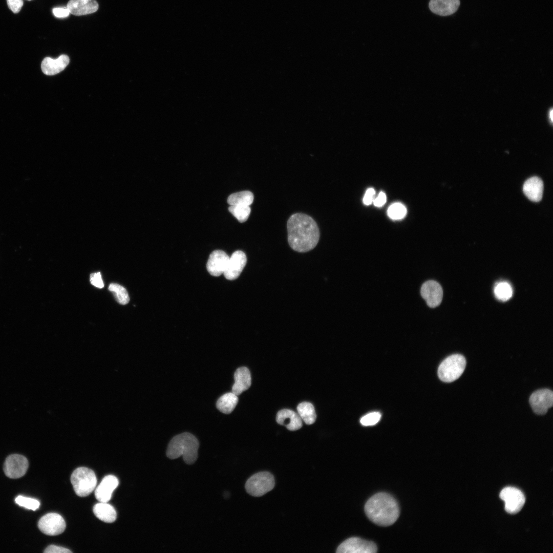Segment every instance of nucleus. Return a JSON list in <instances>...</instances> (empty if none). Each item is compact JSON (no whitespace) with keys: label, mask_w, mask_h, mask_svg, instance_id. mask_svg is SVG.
<instances>
[{"label":"nucleus","mask_w":553,"mask_h":553,"mask_svg":"<svg viewBox=\"0 0 553 553\" xmlns=\"http://www.w3.org/2000/svg\"><path fill=\"white\" fill-rule=\"evenodd\" d=\"M199 442L192 434L185 432L174 436L169 442L166 452L168 458L176 459L182 456L187 464H193L198 458Z\"/></svg>","instance_id":"3"},{"label":"nucleus","mask_w":553,"mask_h":553,"mask_svg":"<svg viewBox=\"0 0 553 553\" xmlns=\"http://www.w3.org/2000/svg\"><path fill=\"white\" fill-rule=\"evenodd\" d=\"M465 366L466 360L463 355L459 354L450 355L439 365L438 377L443 382H453L462 375Z\"/></svg>","instance_id":"5"},{"label":"nucleus","mask_w":553,"mask_h":553,"mask_svg":"<svg viewBox=\"0 0 553 553\" xmlns=\"http://www.w3.org/2000/svg\"><path fill=\"white\" fill-rule=\"evenodd\" d=\"M28 465V460L25 457L19 454H12L6 459L4 471L10 478H19L26 474Z\"/></svg>","instance_id":"10"},{"label":"nucleus","mask_w":553,"mask_h":553,"mask_svg":"<svg viewBox=\"0 0 553 553\" xmlns=\"http://www.w3.org/2000/svg\"><path fill=\"white\" fill-rule=\"evenodd\" d=\"M228 210L241 223L247 221L251 211L250 206L241 205H230Z\"/></svg>","instance_id":"28"},{"label":"nucleus","mask_w":553,"mask_h":553,"mask_svg":"<svg viewBox=\"0 0 553 553\" xmlns=\"http://www.w3.org/2000/svg\"><path fill=\"white\" fill-rule=\"evenodd\" d=\"M529 401L536 414L544 415L548 409L552 406L553 392L548 389L538 390L531 394Z\"/></svg>","instance_id":"11"},{"label":"nucleus","mask_w":553,"mask_h":553,"mask_svg":"<svg viewBox=\"0 0 553 553\" xmlns=\"http://www.w3.org/2000/svg\"><path fill=\"white\" fill-rule=\"evenodd\" d=\"M494 293L497 299L503 302L511 298L513 289L511 285L506 282H501L496 284L494 288Z\"/></svg>","instance_id":"27"},{"label":"nucleus","mask_w":553,"mask_h":553,"mask_svg":"<svg viewBox=\"0 0 553 553\" xmlns=\"http://www.w3.org/2000/svg\"><path fill=\"white\" fill-rule=\"evenodd\" d=\"M543 182L539 177L535 176L527 179L524 183L523 191L525 196L533 202H539L542 198Z\"/></svg>","instance_id":"20"},{"label":"nucleus","mask_w":553,"mask_h":553,"mask_svg":"<svg viewBox=\"0 0 553 553\" xmlns=\"http://www.w3.org/2000/svg\"><path fill=\"white\" fill-rule=\"evenodd\" d=\"M500 498L505 502V509L509 514L518 513L523 506L525 498L523 493L514 487H506L500 493Z\"/></svg>","instance_id":"8"},{"label":"nucleus","mask_w":553,"mask_h":553,"mask_svg":"<svg viewBox=\"0 0 553 553\" xmlns=\"http://www.w3.org/2000/svg\"><path fill=\"white\" fill-rule=\"evenodd\" d=\"M27 1H31V0H27Z\"/></svg>","instance_id":"38"},{"label":"nucleus","mask_w":553,"mask_h":553,"mask_svg":"<svg viewBox=\"0 0 553 553\" xmlns=\"http://www.w3.org/2000/svg\"><path fill=\"white\" fill-rule=\"evenodd\" d=\"M460 4V0H430L429 7L433 13L446 16L455 13Z\"/></svg>","instance_id":"16"},{"label":"nucleus","mask_w":553,"mask_h":553,"mask_svg":"<svg viewBox=\"0 0 553 553\" xmlns=\"http://www.w3.org/2000/svg\"><path fill=\"white\" fill-rule=\"evenodd\" d=\"M420 293L430 307H436L442 301V289L436 281L430 280L424 283L421 287Z\"/></svg>","instance_id":"12"},{"label":"nucleus","mask_w":553,"mask_h":553,"mask_svg":"<svg viewBox=\"0 0 553 553\" xmlns=\"http://www.w3.org/2000/svg\"><path fill=\"white\" fill-rule=\"evenodd\" d=\"M15 501L19 506L33 511L38 509L40 505V502L37 500L21 495L18 496Z\"/></svg>","instance_id":"30"},{"label":"nucleus","mask_w":553,"mask_h":553,"mask_svg":"<svg viewBox=\"0 0 553 553\" xmlns=\"http://www.w3.org/2000/svg\"><path fill=\"white\" fill-rule=\"evenodd\" d=\"M108 289L111 291L116 301L121 305H126L130 301V297L126 289L123 286L116 283L110 284Z\"/></svg>","instance_id":"26"},{"label":"nucleus","mask_w":553,"mask_h":553,"mask_svg":"<svg viewBox=\"0 0 553 553\" xmlns=\"http://www.w3.org/2000/svg\"><path fill=\"white\" fill-rule=\"evenodd\" d=\"M276 422L285 426L289 430L295 431L302 426V420L299 415L290 409L279 411L276 416Z\"/></svg>","instance_id":"19"},{"label":"nucleus","mask_w":553,"mask_h":553,"mask_svg":"<svg viewBox=\"0 0 553 553\" xmlns=\"http://www.w3.org/2000/svg\"><path fill=\"white\" fill-rule=\"evenodd\" d=\"M90 281L91 284L96 287L102 288L104 287L101 275L99 272L91 273L90 274Z\"/></svg>","instance_id":"32"},{"label":"nucleus","mask_w":553,"mask_h":553,"mask_svg":"<svg viewBox=\"0 0 553 553\" xmlns=\"http://www.w3.org/2000/svg\"><path fill=\"white\" fill-rule=\"evenodd\" d=\"M381 414L378 412H371L363 416L360 420V423L364 426H373L376 424L380 419Z\"/></svg>","instance_id":"31"},{"label":"nucleus","mask_w":553,"mask_h":553,"mask_svg":"<svg viewBox=\"0 0 553 553\" xmlns=\"http://www.w3.org/2000/svg\"><path fill=\"white\" fill-rule=\"evenodd\" d=\"M52 12L54 15L57 18L67 17L70 14L67 7L54 8L53 9Z\"/></svg>","instance_id":"34"},{"label":"nucleus","mask_w":553,"mask_h":553,"mask_svg":"<svg viewBox=\"0 0 553 553\" xmlns=\"http://www.w3.org/2000/svg\"><path fill=\"white\" fill-rule=\"evenodd\" d=\"M247 262L246 254L241 250L234 252L230 257L223 273L225 278L228 280H233L237 279Z\"/></svg>","instance_id":"13"},{"label":"nucleus","mask_w":553,"mask_h":553,"mask_svg":"<svg viewBox=\"0 0 553 553\" xmlns=\"http://www.w3.org/2000/svg\"><path fill=\"white\" fill-rule=\"evenodd\" d=\"M274 486L273 475L268 472H261L251 476L246 482L247 492L254 497L264 495Z\"/></svg>","instance_id":"6"},{"label":"nucleus","mask_w":553,"mask_h":553,"mask_svg":"<svg viewBox=\"0 0 553 553\" xmlns=\"http://www.w3.org/2000/svg\"><path fill=\"white\" fill-rule=\"evenodd\" d=\"M67 7L71 14L80 16L95 12L99 5L96 0H70Z\"/></svg>","instance_id":"17"},{"label":"nucleus","mask_w":553,"mask_h":553,"mask_svg":"<svg viewBox=\"0 0 553 553\" xmlns=\"http://www.w3.org/2000/svg\"><path fill=\"white\" fill-rule=\"evenodd\" d=\"M71 482L77 495L79 497H86L95 488L97 478L93 470L85 467H80L72 473Z\"/></svg>","instance_id":"4"},{"label":"nucleus","mask_w":553,"mask_h":553,"mask_svg":"<svg viewBox=\"0 0 553 553\" xmlns=\"http://www.w3.org/2000/svg\"><path fill=\"white\" fill-rule=\"evenodd\" d=\"M364 509L372 522L381 526L393 524L399 516L397 501L387 493H378L372 496L366 503Z\"/></svg>","instance_id":"2"},{"label":"nucleus","mask_w":553,"mask_h":553,"mask_svg":"<svg viewBox=\"0 0 553 553\" xmlns=\"http://www.w3.org/2000/svg\"><path fill=\"white\" fill-rule=\"evenodd\" d=\"M375 193L374 189L372 188H369L367 190L363 198V202L365 205H368L372 203L374 199Z\"/></svg>","instance_id":"36"},{"label":"nucleus","mask_w":553,"mask_h":553,"mask_svg":"<svg viewBox=\"0 0 553 553\" xmlns=\"http://www.w3.org/2000/svg\"><path fill=\"white\" fill-rule=\"evenodd\" d=\"M253 195L248 190L242 191L231 194L227 199L230 205L250 206L253 201Z\"/></svg>","instance_id":"25"},{"label":"nucleus","mask_w":553,"mask_h":553,"mask_svg":"<svg viewBox=\"0 0 553 553\" xmlns=\"http://www.w3.org/2000/svg\"><path fill=\"white\" fill-rule=\"evenodd\" d=\"M45 553H69L72 552L68 548L53 545L48 546L44 550Z\"/></svg>","instance_id":"35"},{"label":"nucleus","mask_w":553,"mask_h":553,"mask_svg":"<svg viewBox=\"0 0 553 553\" xmlns=\"http://www.w3.org/2000/svg\"><path fill=\"white\" fill-rule=\"evenodd\" d=\"M234 379L232 392L239 395L251 386V378L249 369L245 367L238 368L234 374Z\"/></svg>","instance_id":"21"},{"label":"nucleus","mask_w":553,"mask_h":553,"mask_svg":"<svg viewBox=\"0 0 553 553\" xmlns=\"http://www.w3.org/2000/svg\"><path fill=\"white\" fill-rule=\"evenodd\" d=\"M386 202V196L382 192H380L377 198L374 199L373 201L374 205L377 207L382 206Z\"/></svg>","instance_id":"37"},{"label":"nucleus","mask_w":553,"mask_h":553,"mask_svg":"<svg viewBox=\"0 0 553 553\" xmlns=\"http://www.w3.org/2000/svg\"><path fill=\"white\" fill-rule=\"evenodd\" d=\"M298 414L305 423L311 424L313 423L316 418V415L314 406L309 402H303L299 404L297 407Z\"/></svg>","instance_id":"24"},{"label":"nucleus","mask_w":553,"mask_h":553,"mask_svg":"<svg viewBox=\"0 0 553 553\" xmlns=\"http://www.w3.org/2000/svg\"><path fill=\"white\" fill-rule=\"evenodd\" d=\"M238 402V395L233 392H228L223 394L218 399L216 407L222 413L228 414L233 411Z\"/></svg>","instance_id":"23"},{"label":"nucleus","mask_w":553,"mask_h":553,"mask_svg":"<svg viewBox=\"0 0 553 553\" xmlns=\"http://www.w3.org/2000/svg\"><path fill=\"white\" fill-rule=\"evenodd\" d=\"M9 9L14 13H18L23 5V0H7Z\"/></svg>","instance_id":"33"},{"label":"nucleus","mask_w":553,"mask_h":553,"mask_svg":"<svg viewBox=\"0 0 553 553\" xmlns=\"http://www.w3.org/2000/svg\"><path fill=\"white\" fill-rule=\"evenodd\" d=\"M376 544L372 541L358 537H351L342 542L337 547L338 553H375Z\"/></svg>","instance_id":"7"},{"label":"nucleus","mask_w":553,"mask_h":553,"mask_svg":"<svg viewBox=\"0 0 553 553\" xmlns=\"http://www.w3.org/2000/svg\"><path fill=\"white\" fill-rule=\"evenodd\" d=\"M388 216L393 220L403 218L407 214V209L401 203H395L390 206L388 209Z\"/></svg>","instance_id":"29"},{"label":"nucleus","mask_w":553,"mask_h":553,"mask_svg":"<svg viewBox=\"0 0 553 553\" xmlns=\"http://www.w3.org/2000/svg\"><path fill=\"white\" fill-rule=\"evenodd\" d=\"M288 241L291 248L300 252L313 249L320 239V231L315 221L309 216L293 214L287 221Z\"/></svg>","instance_id":"1"},{"label":"nucleus","mask_w":553,"mask_h":553,"mask_svg":"<svg viewBox=\"0 0 553 553\" xmlns=\"http://www.w3.org/2000/svg\"><path fill=\"white\" fill-rule=\"evenodd\" d=\"M229 259V256L224 251L214 250L210 253L206 264L208 272L215 276L223 274Z\"/></svg>","instance_id":"14"},{"label":"nucleus","mask_w":553,"mask_h":553,"mask_svg":"<svg viewBox=\"0 0 553 553\" xmlns=\"http://www.w3.org/2000/svg\"><path fill=\"white\" fill-rule=\"evenodd\" d=\"M95 515L100 520L106 523L114 522L117 517L116 512L113 506L107 502H100L93 507Z\"/></svg>","instance_id":"22"},{"label":"nucleus","mask_w":553,"mask_h":553,"mask_svg":"<svg viewBox=\"0 0 553 553\" xmlns=\"http://www.w3.org/2000/svg\"><path fill=\"white\" fill-rule=\"evenodd\" d=\"M118 484V480L115 476L109 475L105 476L95 489L96 498L99 502H108L111 499L112 493Z\"/></svg>","instance_id":"15"},{"label":"nucleus","mask_w":553,"mask_h":553,"mask_svg":"<svg viewBox=\"0 0 553 553\" xmlns=\"http://www.w3.org/2000/svg\"><path fill=\"white\" fill-rule=\"evenodd\" d=\"M66 526V522L62 517L54 513L46 514L38 522V527L40 530L49 536H56L61 534L65 530Z\"/></svg>","instance_id":"9"},{"label":"nucleus","mask_w":553,"mask_h":553,"mask_svg":"<svg viewBox=\"0 0 553 553\" xmlns=\"http://www.w3.org/2000/svg\"><path fill=\"white\" fill-rule=\"evenodd\" d=\"M69 61V57L65 54L59 56L56 59L47 57L42 61L41 68L45 74L54 75L63 71Z\"/></svg>","instance_id":"18"}]
</instances>
